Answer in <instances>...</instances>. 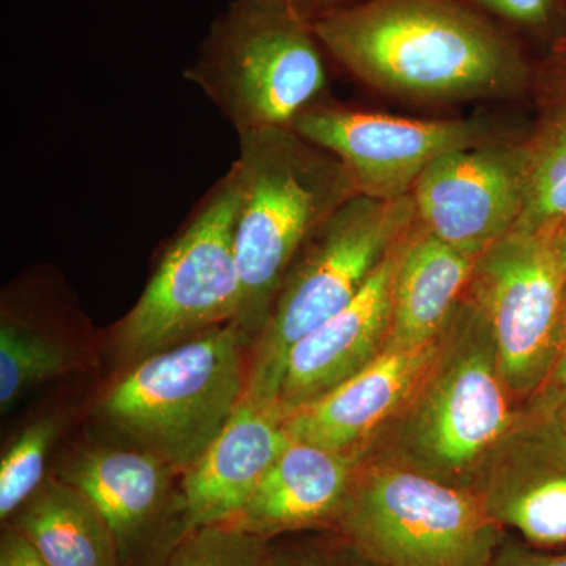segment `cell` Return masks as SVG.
Returning <instances> with one entry per match:
<instances>
[{"mask_svg": "<svg viewBox=\"0 0 566 566\" xmlns=\"http://www.w3.org/2000/svg\"><path fill=\"white\" fill-rule=\"evenodd\" d=\"M472 490L502 527L539 546L566 543V427L527 405L476 472Z\"/></svg>", "mask_w": 566, "mask_h": 566, "instance_id": "cell-12", "label": "cell"}, {"mask_svg": "<svg viewBox=\"0 0 566 566\" xmlns=\"http://www.w3.org/2000/svg\"><path fill=\"white\" fill-rule=\"evenodd\" d=\"M463 294L490 327L510 392L531 401L564 345L566 273L554 234L501 238L476 256Z\"/></svg>", "mask_w": 566, "mask_h": 566, "instance_id": "cell-9", "label": "cell"}, {"mask_svg": "<svg viewBox=\"0 0 566 566\" xmlns=\"http://www.w3.org/2000/svg\"><path fill=\"white\" fill-rule=\"evenodd\" d=\"M363 457L290 442L232 526L271 536L337 521L348 504Z\"/></svg>", "mask_w": 566, "mask_h": 566, "instance_id": "cell-16", "label": "cell"}, {"mask_svg": "<svg viewBox=\"0 0 566 566\" xmlns=\"http://www.w3.org/2000/svg\"><path fill=\"white\" fill-rule=\"evenodd\" d=\"M337 523L378 566H493L499 557L502 526L472 488L385 458L360 465Z\"/></svg>", "mask_w": 566, "mask_h": 566, "instance_id": "cell-7", "label": "cell"}, {"mask_svg": "<svg viewBox=\"0 0 566 566\" xmlns=\"http://www.w3.org/2000/svg\"><path fill=\"white\" fill-rule=\"evenodd\" d=\"M169 468L139 449H96L66 465L62 479L95 502L117 538L122 566L150 545L169 513Z\"/></svg>", "mask_w": 566, "mask_h": 566, "instance_id": "cell-17", "label": "cell"}, {"mask_svg": "<svg viewBox=\"0 0 566 566\" xmlns=\"http://www.w3.org/2000/svg\"><path fill=\"white\" fill-rule=\"evenodd\" d=\"M354 2L357 0H286L290 10L301 20L311 22V24L326 14L352 6Z\"/></svg>", "mask_w": 566, "mask_h": 566, "instance_id": "cell-27", "label": "cell"}, {"mask_svg": "<svg viewBox=\"0 0 566 566\" xmlns=\"http://www.w3.org/2000/svg\"><path fill=\"white\" fill-rule=\"evenodd\" d=\"M475 259L438 240L417 222L395 273L385 349L408 352L433 344L468 285Z\"/></svg>", "mask_w": 566, "mask_h": 566, "instance_id": "cell-18", "label": "cell"}, {"mask_svg": "<svg viewBox=\"0 0 566 566\" xmlns=\"http://www.w3.org/2000/svg\"><path fill=\"white\" fill-rule=\"evenodd\" d=\"M73 367L66 346L28 324L3 318L0 326V408Z\"/></svg>", "mask_w": 566, "mask_h": 566, "instance_id": "cell-21", "label": "cell"}, {"mask_svg": "<svg viewBox=\"0 0 566 566\" xmlns=\"http://www.w3.org/2000/svg\"><path fill=\"white\" fill-rule=\"evenodd\" d=\"M416 223L411 193L394 200L357 193L312 234L286 271L270 319L253 342L248 397L279 405L293 346L352 304Z\"/></svg>", "mask_w": 566, "mask_h": 566, "instance_id": "cell-5", "label": "cell"}, {"mask_svg": "<svg viewBox=\"0 0 566 566\" xmlns=\"http://www.w3.org/2000/svg\"><path fill=\"white\" fill-rule=\"evenodd\" d=\"M264 2H286V0H264Z\"/></svg>", "mask_w": 566, "mask_h": 566, "instance_id": "cell-33", "label": "cell"}, {"mask_svg": "<svg viewBox=\"0 0 566 566\" xmlns=\"http://www.w3.org/2000/svg\"><path fill=\"white\" fill-rule=\"evenodd\" d=\"M290 442L279 405L244 394L221 433L185 471L181 504L189 532L233 523Z\"/></svg>", "mask_w": 566, "mask_h": 566, "instance_id": "cell-15", "label": "cell"}, {"mask_svg": "<svg viewBox=\"0 0 566 566\" xmlns=\"http://www.w3.org/2000/svg\"><path fill=\"white\" fill-rule=\"evenodd\" d=\"M438 338L423 348L378 357L318 400L290 412L285 430L294 441L363 457L403 411L427 374Z\"/></svg>", "mask_w": 566, "mask_h": 566, "instance_id": "cell-14", "label": "cell"}, {"mask_svg": "<svg viewBox=\"0 0 566 566\" xmlns=\"http://www.w3.org/2000/svg\"><path fill=\"white\" fill-rule=\"evenodd\" d=\"M0 566H52L20 534L9 528L0 543Z\"/></svg>", "mask_w": 566, "mask_h": 566, "instance_id": "cell-26", "label": "cell"}, {"mask_svg": "<svg viewBox=\"0 0 566 566\" xmlns=\"http://www.w3.org/2000/svg\"><path fill=\"white\" fill-rule=\"evenodd\" d=\"M237 324L227 323L139 360L98 405V415L134 449L185 472L221 433L248 387Z\"/></svg>", "mask_w": 566, "mask_h": 566, "instance_id": "cell-4", "label": "cell"}, {"mask_svg": "<svg viewBox=\"0 0 566 566\" xmlns=\"http://www.w3.org/2000/svg\"><path fill=\"white\" fill-rule=\"evenodd\" d=\"M554 412H556V411H554ZM557 415L560 416L562 422H564V424L566 427V406L564 409H560V411H558Z\"/></svg>", "mask_w": 566, "mask_h": 566, "instance_id": "cell-32", "label": "cell"}, {"mask_svg": "<svg viewBox=\"0 0 566 566\" xmlns=\"http://www.w3.org/2000/svg\"><path fill=\"white\" fill-rule=\"evenodd\" d=\"M11 517L10 528L52 566H122L106 517L84 491L63 479L43 482Z\"/></svg>", "mask_w": 566, "mask_h": 566, "instance_id": "cell-20", "label": "cell"}, {"mask_svg": "<svg viewBox=\"0 0 566 566\" xmlns=\"http://www.w3.org/2000/svg\"><path fill=\"white\" fill-rule=\"evenodd\" d=\"M520 144L486 142L442 155L420 175L412 200L417 222L458 251L479 256L513 232L524 208Z\"/></svg>", "mask_w": 566, "mask_h": 566, "instance_id": "cell-11", "label": "cell"}, {"mask_svg": "<svg viewBox=\"0 0 566 566\" xmlns=\"http://www.w3.org/2000/svg\"><path fill=\"white\" fill-rule=\"evenodd\" d=\"M493 566H566V556L543 557L512 554V556H505L501 560L497 557Z\"/></svg>", "mask_w": 566, "mask_h": 566, "instance_id": "cell-28", "label": "cell"}, {"mask_svg": "<svg viewBox=\"0 0 566 566\" xmlns=\"http://www.w3.org/2000/svg\"><path fill=\"white\" fill-rule=\"evenodd\" d=\"M551 54L557 55V57L565 59L566 61V36H562L560 40H557L556 43L551 48Z\"/></svg>", "mask_w": 566, "mask_h": 566, "instance_id": "cell-31", "label": "cell"}, {"mask_svg": "<svg viewBox=\"0 0 566 566\" xmlns=\"http://www.w3.org/2000/svg\"><path fill=\"white\" fill-rule=\"evenodd\" d=\"M240 134L292 128L322 99L327 71L311 22L286 2L233 0L185 71Z\"/></svg>", "mask_w": 566, "mask_h": 566, "instance_id": "cell-6", "label": "cell"}, {"mask_svg": "<svg viewBox=\"0 0 566 566\" xmlns=\"http://www.w3.org/2000/svg\"><path fill=\"white\" fill-rule=\"evenodd\" d=\"M59 422L41 419L25 428L10 446L0 463V517L2 521L21 509L43 485L51 447L57 438Z\"/></svg>", "mask_w": 566, "mask_h": 566, "instance_id": "cell-22", "label": "cell"}, {"mask_svg": "<svg viewBox=\"0 0 566 566\" xmlns=\"http://www.w3.org/2000/svg\"><path fill=\"white\" fill-rule=\"evenodd\" d=\"M554 243H556L558 255H560L562 263H564L566 273V221L562 223L560 229L554 233Z\"/></svg>", "mask_w": 566, "mask_h": 566, "instance_id": "cell-30", "label": "cell"}, {"mask_svg": "<svg viewBox=\"0 0 566 566\" xmlns=\"http://www.w3.org/2000/svg\"><path fill=\"white\" fill-rule=\"evenodd\" d=\"M243 200L238 163L208 191L169 245L118 327V346L142 360L233 323L241 303L237 227Z\"/></svg>", "mask_w": 566, "mask_h": 566, "instance_id": "cell-8", "label": "cell"}, {"mask_svg": "<svg viewBox=\"0 0 566 566\" xmlns=\"http://www.w3.org/2000/svg\"><path fill=\"white\" fill-rule=\"evenodd\" d=\"M538 118L521 142L524 153V208L515 229L554 234L566 221V61L554 54L535 63Z\"/></svg>", "mask_w": 566, "mask_h": 566, "instance_id": "cell-19", "label": "cell"}, {"mask_svg": "<svg viewBox=\"0 0 566 566\" xmlns=\"http://www.w3.org/2000/svg\"><path fill=\"white\" fill-rule=\"evenodd\" d=\"M292 129L344 164L359 193L381 200L409 196L442 155L491 142L479 122L394 117L323 99Z\"/></svg>", "mask_w": 566, "mask_h": 566, "instance_id": "cell-10", "label": "cell"}, {"mask_svg": "<svg viewBox=\"0 0 566 566\" xmlns=\"http://www.w3.org/2000/svg\"><path fill=\"white\" fill-rule=\"evenodd\" d=\"M271 566H344L311 554H273Z\"/></svg>", "mask_w": 566, "mask_h": 566, "instance_id": "cell-29", "label": "cell"}, {"mask_svg": "<svg viewBox=\"0 0 566 566\" xmlns=\"http://www.w3.org/2000/svg\"><path fill=\"white\" fill-rule=\"evenodd\" d=\"M510 32L547 44L566 36V0H468Z\"/></svg>", "mask_w": 566, "mask_h": 566, "instance_id": "cell-24", "label": "cell"}, {"mask_svg": "<svg viewBox=\"0 0 566 566\" xmlns=\"http://www.w3.org/2000/svg\"><path fill=\"white\" fill-rule=\"evenodd\" d=\"M237 163L243 200L237 227L241 303L233 323L253 345L297 253L359 191L344 164L292 128L240 134Z\"/></svg>", "mask_w": 566, "mask_h": 566, "instance_id": "cell-2", "label": "cell"}, {"mask_svg": "<svg viewBox=\"0 0 566 566\" xmlns=\"http://www.w3.org/2000/svg\"><path fill=\"white\" fill-rule=\"evenodd\" d=\"M411 232L379 264L352 304L293 346L279 394L285 417L348 381L385 352L395 273Z\"/></svg>", "mask_w": 566, "mask_h": 566, "instance_id": "cell-13", "label": "cell"}, {"mask_svg": "<svg viewBox=\"0 0 566 566\" xmlns=\"http://www.w3.org/2000/svg\"><path fill=\"white\" fill-rule=\"evenodd\" d=\"M499 368L490 327L461 293L427 374L381 434L385 460L450 485L472 488L488 455L523 409Z\"/></svg>", "mask_w": 566, "mask_h": 566, "instance_id": "cell-3", "label": "cell"}, {"mask_svg": "<svg viewBox=\"0 0 566 566\" xmlns=\"http://www.w3.org/2000/svg\"><path fill=\"white\" fill-rule=\"evenodd\" d=\"M528 405L556 412L566 406V323L564 345H562L557 363L554 365L545 386L528 401Z\"/></svg>", "mask_w": 566, "mask_h": 566, "instance_id": "cell-25", "label": "cell"}, {"mask_svg": "<svg viewBox=\"0 0 566 566\" xmlns=\"http://www.w3.org/2000/svg\"><path fill=\"white\" fill-rule=\"evenodd\" d=\"M312 29L356 80L408 102L501 98L534 81L523 40L468 0H357Z\"/></svg>", "mask_w": 566, "mask_h": 566, "instance_id": "cell-1", "label": "cell"}, {"mask_svg": "<svg viewBox=\"0 0 566 566\" xmlns=\"http://www.w3.org/2000/svg\"><path fill=\"white\" fill-rule=\"evenodd\" d=\"M271 557L266 538L221 524L189 532L163 566H271Z\"/></svg>", "mask_w": 566, "mask_h": 566, "instance_id": "cell-23", "label": "cell"}]
</instances>
